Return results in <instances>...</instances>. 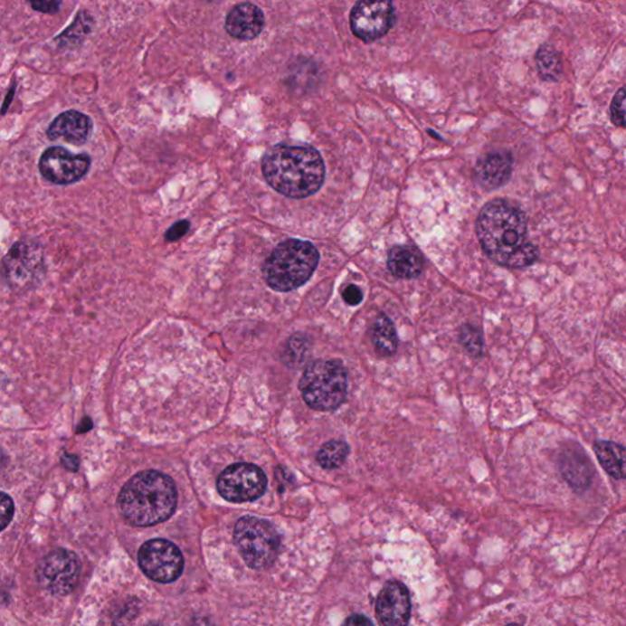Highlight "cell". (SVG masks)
Instances as JSON below:
<instances>
[{"mask_svg": "<svg viewBox=\"0 0 626 626\" xmlns=\"http://www.w3.org/2000/svg\"><path fill=\"white\" fill-rule=\"evenodd\" d=\"M476 232L483 251L499 266L525 268L538 259V250L528 239L526 215L510 201L497 198L486 204Z\"/></svg>", "mask_w": 626, "mask_h": 626, "instance_id": "obj_1", "label": "cell"}, {"mask_svg": "<svg viewBox=\"0 0 626 626\" xmlns=\"http://www.w3.org/2000/svg\"><path fill=\"white\" fill-rule=\"evenodd\" d=\"M262 173L272 189L283 196L305 198L325 183V162L311 146L277 145L264 155Z\"/></svg>", "mask_w": 626, "mask_h": 626, "instance_id": "obj_2", "label": "cell"}, {"mask_svg": "<svg viewBox=\"0 0 626 626\" xmlns=\"http://www.w3.org/2000/svg\"><path fill=\"white\" fill-rule=\"evenodd\" d=\"M177 504L173 479L158 471H142L121 488L118 507L132 526L147 527L169 519Z\"/></svg>", "mask_w": 626, "mask_h": 626, "instance_id": "obj_3", "label": "cell"}, {"mask_svg": "<svg viewBox=\"0 0 626 626\" xmlns=\"http://www.w3.org/2000/svg\"><path fill=\"white\" fill-rule=\"evenodd\" d=\"M318 262L319 253L311 242L287 240L264 262L263 277L270 288L285 293L302 287L315 273Z\"/></svg>", "mask_w": 626, "mask_h": 626, "instance_id": "obj_4", "label": "cell"}, {"mask_svg": "<svg viewBox=\"0 0 626 626\" xmlns=\"http://www.w3.org/2000/svg\"><path fill=\"white\" fill-rule=\"evenodd\" d=\"M299 388L309 408L332 412L338 409L346 398V368L338 361H316L306 368Z\"/></svg>", "mask_w": 626, "mask_h": 626, "instance_id": "obj_5", "label": "cell"}, {"mask_svg": "<svg viewBox=\"0 0 626 626\" xmlns=\"http://www.w3.org/2000/svg\"><path fill=\"white\" fill-rule=\"evenodd\" d=\"M234 542L250 568H270L280 555V534L272 524L255 517H243L235 525Z\"/></svg>", "mask_w": 626, "mask_h": 626, "instance_id": "obj_6", "label": "cell"}, {"mask_svg": "<svg viewBox=\"0 0 626 626\" xmlns=\"http://www.w3.org/2000/svg\"><path fill=\"white\" fill-rule=\"evenodd\" d=\"M44 272L43 248L33 238H24L14 243L0 263L2 277L9 287L19 290L40 283Z\"/></svg>", "mask_w": 626, "mask_h": 626, "instance_id": "obj_7", "label": "cell"}, {"mask_svg": "<svg viewBox=\"0 0 626 626\" xmlns=\"http://www.w3.org/2000/svg\"><path fill=\"white\" fill-rule=\"evenodd\" d=\"M81 563L74 552L57 549L44 556L38 564V583L55 596H65L75 590L79 583Z\"/></svg>", "mask_w": 626, "mask_h": 626, "instance_id": "obj_8", "label": "cell"}, {"mask_svg": "<svg viewBox=\"0 0 626 626\" xmlns=\"http://www.w3.org/2000/svg\"><path fill=\"white\" fill-rule=\"evenodd\" d=\"M217 487L219 495L228 502H252L266 492L267 476L259 466L242 462L225 469L219 476Z\"/></svg>", "mask_w": 626, "mask_h": 626, "instance_id": "obj_9", "label": "cell"}, {"mask_svg": "<svg viewBox=\"0 0 626 626\" xmlns=\"http://www.w3.org/2000/svg\"><path fill=\"white\" fill-rule=\"evenodd\" d=\"M138 564L156 583H169L182 575L184 558L180 549L166 540L146 542L138 551Z\"/></svg>", "mask_w": 626, "mask_h": 626, "instance_id": "obj_10", "label": "cell"}, {"mask_svg": "<svg viewBox=\"0 0 626 626\" xmlns=\"http://www.w3.org/2000/svg\"><path fill=\"white\" fill-rule=\"evenodd\" d=\"M91 163V156L86 153L75 155L61 146H53L42 153L38 169L54 185H71L86 176Z\"/></svg>", "mask_w": 626, "mask_h": 626, "instance_id": "obj_11", "label": "cell"}, {"mask_svg": "<svg viewBox=\"0 0 626 626\" xmlns=\"http://www.w3.org/2000/svg\"><path fill=\"white\" fill-rule=\"evenodd\" d=\"M395 23V9L391 2H359L350 13L353 33L364 42L385 36Z\"/></svg>", "mask_w": 626, "mask_h": 626, "instance_id": "obj_12", "label": "cell"}, {"mask_svg": "<svg viewBox=\"0 0 626 626\" xmlns=\"http://www.w3.org/2000/svg\"><path fill=\"white\" fill-rule=\"evenodd\" d=\"M375 613L382 626H408L412 600L406 586L395 581L388 583L378 594Z\"/></svg>", "mask_w": 626, "mask_h": 626, "instance_id": "obj_13", "label": "cell"}, {"mask_svg": "<svg viewBox=\"0 0 626 626\" xmlns=\"http://www.w3.org/2000/svg\"><path fill=\"white\" fill-rule=\"evenodd\" d=\"M92 130L93 121L91 118L81 111L71 109L62 111L52 121L48 127L47 137L52 141L62 138L69 144L81 146L89 141Z\"/></svg>", "mask_w": 626, "mask_h": 626, "instance_id": "obj_14", "label": "cell"}, {"mask_svg": "<svg viewBox=\"0 0 626 626\" xmlns=\"http://www.w3.org/2000/svg\"><path fill=\"white\" fill-rule=\"evenodd\" d=\"M513 172V156L509 152L497 151L481 156L476 165V179L486 190H495L509 182Z\"/></svg>", "mask_w": 626, "mask_h": 626, "instance_id": "obj_15", "label": "cell"}, {"mask_svg": "<svg viewBox=\"0 0 626 626\" xmlns=\"http://www.w3.org/2000/svg\"><path fill=\"white\" fill-rule=\"evenodd\" d=\"M264 27V15L262 10L251 5L242 3L235 5L228 13L225 20V30L232 37L238 40H253L262 33Z\"/></svg>", "mask_w": 626, "mask_h": 626, "instance_id": "obj_16", "label": "cell"}, {"mask_svg": "<svg viewBox=\"0 0 626 626\" xmlns=\"http://www.w3.org/2000/svg\"><path fill=\"white\" fill-rule=\"evenodd\" d=\"M561 471L565 481L575 490H585L593 479V466L579 444L574 450L566 448L562 454Z\"/></svg>", "mask_w": 626, "mask_h": 626, "instance_id": "obj_17", "label": "cell"}, {"mask_svg": "<svg viewBox=\"0 0 626 626\" xmlns=\"http://www.w3.org/2000/svg\"><path fill=\"white\" fill-rule=\"evenodd\" d=\"M388 270L400 280H415L423 270V259L419 250L408 245L391 249L388 255Z\"/></svg>", "mask_w": 626, "mask_h": 626, "instance_id": "obj_18", "label": "cell"}, {"mask_svg": "<svg viewBox=\"0 0 626 626\" xmlns=\"http://www.w3.org/2000/svg\"><path fill=\"white\" fill-rule=\"evenodd\" d=\"M593 451L602 468L611 478H625V448L622 445L614 441H600L594 443Z\"/></svg>", "mask_w": 626, "mask_h": 626, "instance_id": "obj_19", "label": "cell"}, {"mask_svg": "<svg viewBox=\"0 0 626 626\" xmlns=\"http://www.w3.org/2000/svg\"><path fill=\"white\" fill-rule=\"evenodd\" d=\"M371 339L375 351L381 356H393L398 350V333L388 316L379 315L372 323Z\"/></svg>", "mask_w": 626, "mask_h": 626, "instance_id": "obj_20", "label": "cell"}, {"mask_svg": "<svg viewBox=\"0 0 626 626\" xmlns=\"http://www.w3.org/2000/svg\"><path fill=\"white\" fill-rule=\"evenodd\" d=\"M538 74L547 81H558L563 74L561 54L551 44H544L536 54Z\"/></svg>", "mask_w": 626, "mask_h": 626, "instance_id": "obj_21", "label": "cell"}, {"mask_svg": "<svg viewBox=\"0 0 626 626\" xmlns=\"http://www.w3.org/2000/svg\"><path fill=\"white\" fill-rule=\"evenodd\" d=\"M93 19L90 14L80 12L76 15L74 23L68 27L62 34H59L55 41L61 47H78L85 41L87 34L91 33Z\"/></svg>", "mask_w": 626, "mask_h": 626, "instance_id": "obj_22", "label": "cell"}, {"mask_svg": "<svg viewBox=\"0 0 626 626\" xmlns=\"http://www.w3.org/2000/svg\"><path fill=\"white\" fill-rule=\"evenodd\" d=\"M350 453L349 445L343 441H330L318 451V460L323 469H338Z\"/></svg>", "mask_w": 626, "mask_h": 626, "instance_id": "obj_23", "label": "cell"}, {"mask_svg": "<svg viewBox=\"0 0 626 626\" xmlns=\"http://www.w3.org/2000/svg\"><path fill=\"white\" fill-rule=\"evenodd\" d=\"M459 342L464 346L466 353L471 355L475 359L482 356L485 343H483L481 332L475 326H461L460 330H459Z\"/></svg>", "mask_w": 626, "mask_h": 626, "instance_id": "obj_24", "label": "cell"}, {"mask_svg": "<svg viewBox=\"0 0 626 626\" xmlns=\"http://www.w3.org/2000/svg\"><path fill=\"white\" fill-rule=\"evenodd\" d=\"M625 90L621 87L611 106L612 121L619 128L625 127Z\"/></svg>", "mask_w": 626, "mask_h": 626, "instance_id": "obj_25", "label": "cell"}, {"mask_svg": "<svg viewBox=\"0 0 626 626\" xmlns=\"http://www.w3.org/2000/svg\"><path fill=\"white\" fill-rule=\"evenodd\" d=\"M14 513H15V504L12 497L0 492V532L12 523Z\"/></svg>", "mask_w": 626, "mask_h": 626, "instance_id": "obj_26", "label": "cell"}, {"mask_svg": "<svg viewBox=\"0 0 626 626\" xmlns=\"http://www.w3.org/2000/svg\"><path fill=\"white\" fill-rule=\"evenodd\" d=\"M190 231V223L187 221L177 222L173 225L172 228L168 229L166 232V239L168 242H176L180 238H183L187 232Z\"/></svg>", "mask_w": 626, "mask_h": 626, "instance_id": "obj_27", "label": "cell"}, {"mask_svg": "<svg viewBox=\"0 0 626 626\" xmlns=\"http://www.w3.org/2000/svg\"><path fill=\"white\" fill-rule=\"evenodd\" d=\"M343 299L346 300V304L351 306H357L363 301L364 294L359 287L356 285H349L344 289Z\"/></svg>", "mask_w": 626, "mask_h": 626, "instance_id": "obj_28", "label": "cell"}, {"mask_svg": "<svg viewBox=\"0 0 626 626\" xmlns=\"http://www.w3.org/2000/svg\"><path fill=\"white\" fill-rule=\"evenodd\" d=\"M31 6L36 12L43 14H57L61 8L59 2H31Z\"/></svg>", "mask_w": 626, "mask_h": 626, "instance_id": "obj_29", "label": "cell"}, {"mask_svg": "<svg viewBox=\"0 0 626 626\" xmlns=\"http://www.w3.org/2000/svg\"><path fill=\"white\" fill-rule=\"evenodd\" d=\"M62 464L69 471L76 472L80 468V459L78 455L65 453L62 457Z\"/></svg>", "mask_w": 626, "mask_h": 626, "instance_id": "obj_30", "label": "cell"}, {"mask_svg": "<svg viewBox=\"0 0 626 626\" xmlns=\"http://www.w3.org/2000/svg\"><path fill=\"white\" fill-rule=\"evenodd\" d=\"M343 626H374L372 621L363 614H354L344 621Z\"/></svg>", "mask_w": 626, "mask_h": 626, "instance_id": "obj_31", "label": "cell"}, {"mask_svg": "<svg viewBox=\"0 0 626 626\" xmlns=\"http://www.w3.org/2000/svg\"><path fill=\"white\" fill-rule=\"evenodd\" d=\"M15 92H16V86L13 85L12 87H10L8 95H6L5 103H3V106H2L3 116H5L6 111H8V109L10 108V104H12V102H13L14 96H15Z\"/></svg>", "mask_w": 626, "mask_h": 626, "instance_id": "obj_32", "label": "cell"}, {"mask_svg": "<svg viewBox=\"0 0 626 626\" xmlns=\"http://www.w3.org/2000/svg\"><path fill=\"white\" fill-rule=\"evenodd\" d=\"M93 427V422L92 420L90 419V417H85L81 421V422L79 423L78 430H76V433L82 434L89 432V431H91Z\"/></svg>", "mask_w": 626, "mask_h": 626, "instance_id": "obj_33", "label": "cell"}, {"mask_svg": "<svg viewBox=\"0 0 626 626\" xmlns=\"http://www.w3.org/2000/svg\"><path fill=\"white\" fill-rule=\"evenodd\" d=\"M6 460L5 453L3 451L2 448H0V466L5 465Z\"/></svg>", "mask_w": 626, "mask_h": 626, "instance_id": "obj_34", "label": "cell"}, {"mask_svg": "<svg viewBox=\"0 0 626 626\" xmlns=\"http://www.w3.org/2000/svg\"><path fill=\"white\" fill-rule=\"evenodd\" d=\"M506 626H520V625L519 624H509V625H506Z\"/></svg>", "mask_w": 626, "mask_h": 626, "instance_id": "obj_35", "label": "cell"}]
</instances>
